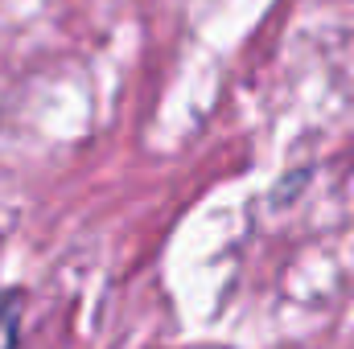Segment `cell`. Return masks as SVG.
<instances>
[{
	"label": "cell",
	"mask_w": 354,
	"mask_h": 349,
	"mask_svg": "<svg viewBox=\"0 0 354 349\" xmlns=\"http://www.w3.org/2000/svg\"><path fill=\"white\" fill-rule=\"evenodd\" d=\"M21 333V292L0 296V349H17Z\"/></svg>",
	"instance_id": "1"
}]
</instances>
